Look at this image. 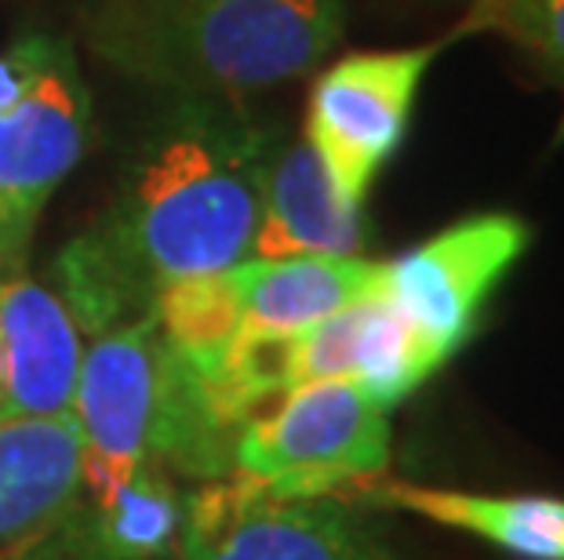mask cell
Segmentation results:
<instances>
[{"instance_id": "6da1fadb", "label": "cell", "mask_w": 564, "mask_h": 560, "mask_svg": "<svg viewBox=\"0 0 564 560\" xmlns=\"http://www.w3.org/2000/svg\"><path fill=\"white\" fill-rule=\"evenodd\" d=\"M273 150L248 117L186 99L147 135L110 219L153 284L223 273L251 259Z\"/></svg>"}, {"instance_id": "7a4b0ae2", "label": "cell", "mask_w": 564, "mask_h": 560, "mask_svg": "<svg viewBox=\"0 0 564 560\" xmlns=\"http://www.w3.org/2000/svg\"><path fill=\"white\" fill-rule=\"evenodd\" d=\"M343 22L346 0H102L91 41L124 74L208 99L303 77Z\"/></svg>"}, {"instance_id": "3957f363", "label": "cell", "mask_w": 564, "mask_h": 560, "mask_svg": "<svg viewBox=\"0 0 564 560\" xmlns=\"http://www.w3.org/2000/svg\"><path fill=\"white\" fill-rule=\"evenodd\" d=\"M387 466V408L346 378L281 393L251 415L234 448L237 476L281 498H343Z\"/></svg>"}, {"instance_id": "277c9868", "label": "cell", "mask_w": 564, "mask_h": 560, "mask_svg": "<svg viewBox=\"0 0 564 560\" xmlns=\"http://www.w3.org/2000/svg\"><path fill=\"white\" fill-rule=\"evenodd\" d=\"M175 560H398L343 498H281L219 481L186 498Z\"/></svg>"}, {"instance_id": "5b68a950", "label": "cell", "mask_w": 564, "mask_h": 560, "mask_svg": "<svg viewBox=\"0 0 564 560\" xmlns=\"http://www.w3.org/2000/svg\"><path fill=\"white\" fill-rule=\"evenodd\" d=\"M434 55L437 44L357 52L324 69L310 88L303 139L354 205H365L368 186L404 142Z\"/></svg>"}, {"instance_id": "8992f818", "label": "cell", "mask_w": 564, "mask_h": 560, "mask_svg": "<svg viewBox=\"0 0 564 560\" xmlns=\"http://www.w3.org/2000/svg\"><path fill=\"white\" fill-rule=\"evenodd\" d=\"M528 241L532 230L518 216L488 211L463 219L382 266V292L444 364L470 339L488 295L524 255Z\"/></svg>"}, {"instance_id": "52a82bcc", "label": "cell", "mask_w": 564, "mask_h": 560, "mask_svg": "<svg viewBox=\"0 0 564 560\" xmlns=\"http://www.w3.org/2000/svg\"><path fill=\"white\" fill-rule=\"evenodd\" d=\"M167 342L153 317L106 331L84 353L74 415L84 444V487L91 506L110 503L147 466Z\"/></svg>"}, {"instance_id": "ba28073f", "label": "cell", "mask_w": 564, "mask_h": 560, "mask_svg": "<svg viewBox=\"0 0 564 560\" xmlns=\"http://www.w3.org/2000/svg\"><path fill=\"white\" fill-rule=\"evenodd\" d=\"M91 102L77 58L55 41L26 99L0 113V273L11 277L30 244L44 200L88 150Z\"/></svg>"}, {"instance_id": "9c48e42d", "label": "cell", "mask_w": 564, "mask_h": 560, "mask_svg": "<svg viewBox=\"0 0 564 560\" xmlns=\"http://www.w3.org/2000/svg\"><path fill=\"white\" fill-rule=\"evenodd\" d=\"M84 444L74 415H0V560H26L77 517Z\"/></svg>"}, {"instance_id": "30bf717a", "label": "cell", "mask_w": 564, "mask_h": 560, "mask_svg": "<svg viewBox=\"0 0 564 560\" xmlns=\"http://www.w3.org/2000/svg\"><path fill=\"white\" fill-rule=\"evenodd\" d=\"M0 339L8 361L0 415H69L84 353L63 299L19 273L0 277Z\"/></svg>"}, {"instance_id": "8fae6325", "label": "cell", "mask_w": 564, "mask_h": 560, "mask_svg": "<svg viewBox=\"0 0 564 560\" xmlns=\"http://www.w3.org/2000/svg\"><path fill=\"white\" fill-rule=\"evenodd\" d=\"M382 266L361 255L248 259L237 266L241 331L237 342H281L303 328L368 299Z\"/></svg>"}, {"instance_id": "7c38bea8", "label": "cell", "mask_w": 564, "mask_h": 560, "mask_svg": "<svg viewBox=\"0 0 564 560\" xmlns=\"http://www.w3.org/2000/svg\"><path fill=\"white\" fill-rule=\"evenodd\" d=\"M365 241L361 205L335 189L306 139L273 153L251 259L357 255Z\"/></svg>"}, {"instance_id": "4fadbf2b", "label": "cell", "mask_w": 564, "mask_h": 560, "mask_svg": "<svg viewBox=\"0 0 564 560\" xmlns=\"http://www.w3.org/2000/svg\"><path fill=\"white\" fill-rule=\"evenodd\" d=\"M346 495L477 535L518 560H564V498L554 495H477L379 476L361 481Z\"/></svg>"}, {"instance_id": "5bb4252c", "label": "cell", "mask_w": 564, "mask_h": 560, "mask_svg": "<svg viewBox=\"0 0 564 560\" xmlns=\"http://www.w3.org/2000/svg\"><path fill=\"white\" fill-rule=\"evenodd\" d=\"M58 284H63L58 299L69 317L95 339L150 317L153 295H158L153 277L131 259L110 226L84 233L66 248L58 259Z\"/></svg>"}, {"instance_id": "9a60e30c", "label": "cell", "mask_w": 564, "mask_h": 560, "mask_svg": "<svg viewBox=\"0 0 564 560\" xmlns=\"http://www.w3.org/2000/svg\"><path fill=\"white\" fill-rule=\"evenodd\" d=\"M186 520V498L172 476L142 466L110 503L91 506L80 550L88 560H164L175 557Z\"/></svg>"}, {"instance_id": "2e32d148", "label": "cell", "mask_w": 564, "mask_h": 560, "mask_svg": "<svg viewBox=\"0 0 564 560\" xmlns=\"http://www.w3.org/2000/svg\"><path fill=\"white\" fill-rule=\"evenodd\" d=\"M153 325L167 350L194 367H215L241 331V284L237 266L200 277L164 281L153 295Z\"/></svg>"}, {"instance_id": "e0dca14e", "label": "cell", "mask_w": 564, "mask_h": 560, "mask_svg": "<svg viewBox=\"0 0 564 560\" xmlns=\"http://www.w3.org/2000/svg\"><path fill=\"white\" fill-rule=\"evenodd\" d=\"M499 15L564 85V0H499Z\"/></svg>"}, {"instance_id": "ac0fdd59", "label": "cell", "mask_w": 564, "mask_h": 560, "mask_svg": "<svg viewBox=\"0 0 564 560\" xmlns=\"http://www.w3.org/2000/svg\"><path fill=\"white\" fill-rule=\"evenodd\" d=\"M55 52V41L47 37H22L0 55V113L19 106L37 88L47 58Z\"/></svg>"}, {"instance_id": "d6986e66", "label": "cell", "mask_w": 564, "mask_h": 560, "mask_svg": "<svg viewBox=\"0 0 564 560\" xmlns=\"http://www.w3.org/2000/svg\"><path fill=\"white\" fill-rule=\"evenodd\" d=\"M4 383H8V361H4V339H0V411H4Z\"/></svg>"}]
</instances>
